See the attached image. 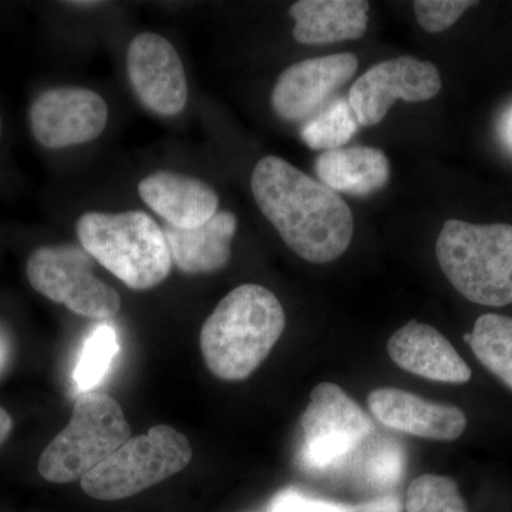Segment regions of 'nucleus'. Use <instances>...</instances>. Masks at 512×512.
<instances>
[{"label": "nucleus", "mask_w": 512, "mask_h": 512, "mask_svg": "<svg viewBox=\"0 0 512 512\" xmlns=\"http://www.w3.org/2000/svg\"><path fill=\"white\" fill-rule=\"evenodd\" d=\"M285 325L284 308L274 292L261 285L238 286L202 325L205 365L218 379L245 380L265 362Z\"/></svg>", "instance_id": "f03ea898"}, {"label": "nucleus", "mask_w": 512, "mask_h": 512, "mask_svg": "<svg viewBox=\"0 0 512 512\" xmlns=\"http://www.w3.org/2000/svg\"><path fill=\"white\" fill-rule=\"evenodd\" d=\"M191 460L190 440L174 427L161 424L127 440L87 473L80 485L94 500H124L175 476Z\"/></svg>", "instance_id": "423d86ee"}, {"label": "nucleus", "mask_w": 512, "mask_h": 512, "mask_svg": "<svg viewBox=\"0 0 512 512\" xmlns=\"http://www.w3.org/2000/svg\"><path fill=\"white\" fill-rule=\"evenodd\" d=\"M93 268V258L84 249L63 245L36 249L26 272L35 291L76 315L113 318L121 308L120 295L94 276Z\"/></svg>", "instance_id": "0eeeda50"}, {"label": "nucleus", "mask_w": 512, "mask_h": 512, "mask_svg": "<svg viewBox=\"0 0 512 512\" xmlns=\"http://www.w3.org/2000/svg\"><path fill=\"white\" fill-rule=\"evenodd\" d=\"M117 352L119 342L116 332L110 325H100L84 343L79 362L74 369V382L82 393L92 392L104 379Z\"/></svg>", "instance_id": "412c9836"}, {"label": "nucleus", "mask_w": 512, "mask_h": 512, "mask_svg": "<svg viewBox=\"0 0 512 512\" xmlns=\"http://www.w3.org/2000/svg\"><path fill=\"white\" fill-rule=\"evenodd\" d=\"M127 70L138 100L161 116H177L188 100L181 57L165 37L141 33L127 50Z\"/></svg>", "instance_id": "9b49d317"}, {"label": "nucleus", "mask_w": 512, "mask_h": 512, "mask_svg": "<svg viewBox=\"0 0 512 512\" xmlns=\"http://www.w3.org/2000/svg\"><path fill=\"white\" fill-rule=\"evenodd\" d=\"M437 261L458 293L478 305L512 303V225L444 222Z\"/></svg>", "instance_id": "20e7f679"}, {"label": "nucleus", "mask_w": 512, "mask_h": 512, "mask_svg": "<svg viewBox=\"0 0 512 512\" xmlns=\"http://www.w3.org/2000/svg\"><path fill=\"white\" fill-rule=\"evenodd\" d=\"M0 137H2V119H0Z\"/></svg>", "instance_id": "c85d7f7f"}, {"label": "nucleus", "mask_w": 512, "mask_h": 512, "mask_svg": "<svg viewBox=\"0 0 512 512\" xmlns=\"http://www.w3.org/2000/svg\"><path fill=\"white\" fill-rule=\"evenodd\" d=\"M498 136H500L505 150L512 154V104L501 116L500 123H498Z\"/></svg>", "instance_id": "393cba45"}, {"label": "nucleus", "mask_w": 512, "mask_h": 512, "mask_svg": "<svg viewBox=\"0 0 512 512\" xmlns=\"http://www.w3.org/2000/svg\"><path fill=\"white\" fill-rule=\"evenodd\" d=\"M359 69V60L339 53L302 60L282 72L272 92V107L289 123L308 121L350 82Z\"/></svg>", "instance_id": "f8f14e48"}, {"label": "nucleus", "mask_w": 512, "mask_h": 512, "mask_svg": "<svg viewBox=\"0 0 512 512\" xmlns=\"http://www.w3.org/2000/svg\"><path fill=\"white\" fill-rule=\"evenodd\" d=\"M369 10L365 0H299L289 9L295 20L293 37L311 46L360 39L366 33Z\"/></svg>", "instance_id": "f3484780"}, {"label": "nucleus", "mask_w": 512, "mask_h": 512, "mask_svg": "<svg viewBox=\"0 0 512 512\" xmlns=\"http://www.w3.org/2000/svg\"><path fill=\"white\" fill-rule=\"evenodd\" d=\"M370 412L389 429L421 439L453 441L463 436L467 417L451 404L434 403L396 387H382L369 394Z\"/></svg>", "instance_id": "ddd939ff"}, {"label": "nucleus", "mask_w": 512, "mask_h": 512, "mask_svg": "<svg viewBox=\"0 0 512 512\" xmlns=\"http://www.w3.org/2000/svg\"><path fill=\"white\" fill-rule=\"evenodd\" d=\"M12 427V417L9 416V413L6 412V410H3L2 407H0V446H2L6 439H8L10 431H12Z\"/></svg>", "instance_id": "a878e982"}, {"label": "nucleus", "mask_w": 512, "mask_h": 512, "mask_svg": "<svg viewBox=\"0 0 512 512\" xmlns=\"http://www.w3.org/2000/svg\"><path fill=\"white\" fill-rule=\"evenodd\" d=\"M407 512H468L456 481L437 474H424L410 484Z\"/></svg>", "instance_id": "4be33fe9"}, {"label": "nucleus", "mask_w": 512, "mask_h": 512, "mask_svg": "<svg viewBox=\"0 0 512 512\" xmlns=\"http://www.w3.org/2000/svg\"><path fill=\"white\" fill-rule=\"evenodd\" d=\"M272 512H345L336 505L311 500L299 494H285L275 501Z\"/></svg>", "instance_id": "b1692460"}, {"label": "nucleus", "mask_w": 512, "mask_h": 512, "mask_svg": "<svg viewBox=\"0 0 512 512\" xmlns=\"http://www.w3.org/2000/svg\"><path fill=\"white\" fill-rule=\"evenodd\" d=\"M477 5L470 0H416L413 8L421 28L434 35L450 29L463 13Z\"/></svg>", "instance_id": "5701e85b"}, {"label": "nucleus", "mask_w": 512, "mask_h": 512, "mask_svg": "<svg viewBox=\"0 0 512 512\" xmlns=\"http://www.w3.org/2000/svg\"><path fill=\"white\" fill-rule=\"evenodd\" d=\"M138 194L167 225L190 229L210 221L218 212L217 192L188 175L157 171L138 184Z\"/></svg>", "instance_id": "2eb2a0df"}, {"label": "nucleus", "mask_w": 512, "mask_h": 512, "mask_svg": "<svg viewBox=\"0 0 512 512\" xmlns=\"http://www.w3.org/2000/svg\"><path fill=\"white\" fill-rule=\"evenodd\" d=\"M320 183L335 192L367 197L389 183L390 163L375 147L353 146L323 151L315 164Z\"/></svg>", "instance_id": "a211bd4d"}, {"label": "nucleus", "mask_w": 512, "mask_h": 512, "mask_svg": "<svg viewBox=\"0 0 512 512\" xmlns=\"http://www.w3.org/2000/svg\"><path fill=\"white\" fill-rule=\"evenodd\" d=\"M387 353L400 369L433 382L464 384L471 370L446 336L427 323L410 320L387 342Z\"/></svg>", "instance_id": "4468645a"}, {"label": "nucleus", "mask_w": 512, "mask_h": 512, "mask_svg": "<svg viewBox=\"0 0 512 512\" xmlns=\"http://www.w3.org/2000/svg\"><path fill=\"white\" fill-rule=\"evenodd\" d=\"M302 456L315 468L329 467L355 451L372 431V421L338 384H316L301 416Z\"/></svg>", "instance_id": "6e6552de"}, {"label": "nucleus", "mask_w": 512, "mask_h": 512, "mask_svg": "<svg viewBox=\"0 0 512 512\" xmlns=\"http://www.w3.org/2000/svg\"><path fill=\"white\" fill-rule=\"evenodd\" d=\"M69 5L77 6V8H92V6L100 5V2H69Z\"/></svg>", "instance_id": "bb28decb"}, {"label": "nucleus", "mask_w": 512, "mask_h": 512, "mask_svg": "<svg viewBox=\"0 0 512 512\" xmlns=\"http://www.w3.org/2000/svg\"><path fill=\"white\" fill-rule=\"evenodd\" d=\"M238 221L232 212L218 211L200 227L183 229L167 225L163 229L171 259L188 275L212 274L231 259V242Z\"/></svg>", "instance_id": "dca6fc26"}, {"label": "nucleus", "mask_w": 512, "mask_h": 512, "mask_svg": "<svg viewBox=\"0 0 512 512\" xmlns=\"http://www.w3.org/2000/svg\"><path fill=\"white\" fill-rule=\"evenodd\" d=\"M357 123L349 100L336 97L303 124L301 137L311 150H336L355 136Z\"/></svg>", "instance_id": "aec40b11"}, {"label": "nucleus", "mask_w": 512, "mask_h": 512, "mask_svg": "<svg viewBox=\"0 0 512 512\" xmlns=\"http://www.w3.org/2000/svg\"><path fill=\"white\" fill-rule=\"evenodd\" d=\"M76 228L84 251L128 288L147 291L170 275L164 231L146 212H87Z\"/></svg>", "instance_id": "7ed1b4c3"}, {"label": "nucleus", "mask_w": 512, "mask_h": 512, "mask_svg": "<svg viewBox=\"0 0 512 512\" xmlns=\"http://www.w3.org/2000/svg\"><path fill=\"white\" fill-rule=\"evenodd\" d=\"M441 86L439 69L433 63L400 56L370 67L353 83L348 100L359 126L372 127L383 121L397 100H431Z\"/></svg>", "instance_id": "1a4fd4ad"}, {"label": "nucleus", "mask_w": 512, "mask_h": 512, "mask_svg": "<svg viewBox=\"0 0 512 512\" xmlns=\"http://www.w3.org/2000/svg\"><path fill=\"white\" fill-rule=\"evenodd\" d=\"M481 365L512 390V318L487 313L464 336Z\"/></svg>", "instance_id": "6ab92c4d"}, {"label": "nucleus", "mask_w": 512, "mask_h": 512, "mask_svg": "<svg viewBox=\"0 0 512 512\" xmlns=\"http://www.w3.org/2000/svg\"><path fill=\"white\" fill-rule=\"evenodd\" d=\"M6 357V345L5 340H3L2 336H0V366L5 362Z\"/></svg>", "instance_id": "cd10ccee"}, {"label": "nucleus", "mask_w": 512, "mask_h": 512, "mask_svg": "<svg viewBox=\"0 0 512 512\" xmlns=\"http://www.w3.org/2000/svg\"><path fill=\"white\" fill-rule=\"evenodd\" d=\"M130 439V424L113 397L82 393L69 424L40 456V476L56 484L82 480Z\"/></svg>", "instance_id": "39448f33"}, {"label": "nucleus", "mask_w": 512, "mask_h": 512, "mask_svg": "<svg viewBox=\"0 0 512 512\" xmlns=\"http://www.w3.org/2000/svg\"><path fill=\"white\" fill-rule=\"evenodd\" d=\"M109 120L103 97L82 87H56L40 94L30 107L33 136L46 148L80 146L96 140Z\"/></svg>", "instance_id": "9d476101"}, {"label": "nucleus", "mask_w": 512, "mask_h": 512, "mask_svg": "<svg viewBox=\"0 0 512 512\" xmlns=\"http://www.w3.org/2000/svg\"><path fill=\"white\" fill-rule=\"evenodd\" d=\"M252 194L288 248L311 264H329L352 244L355 220L342 197L284 158L255 165Z\"/></svg>", "instance_id": "f257e3e1"}]
</instances>
